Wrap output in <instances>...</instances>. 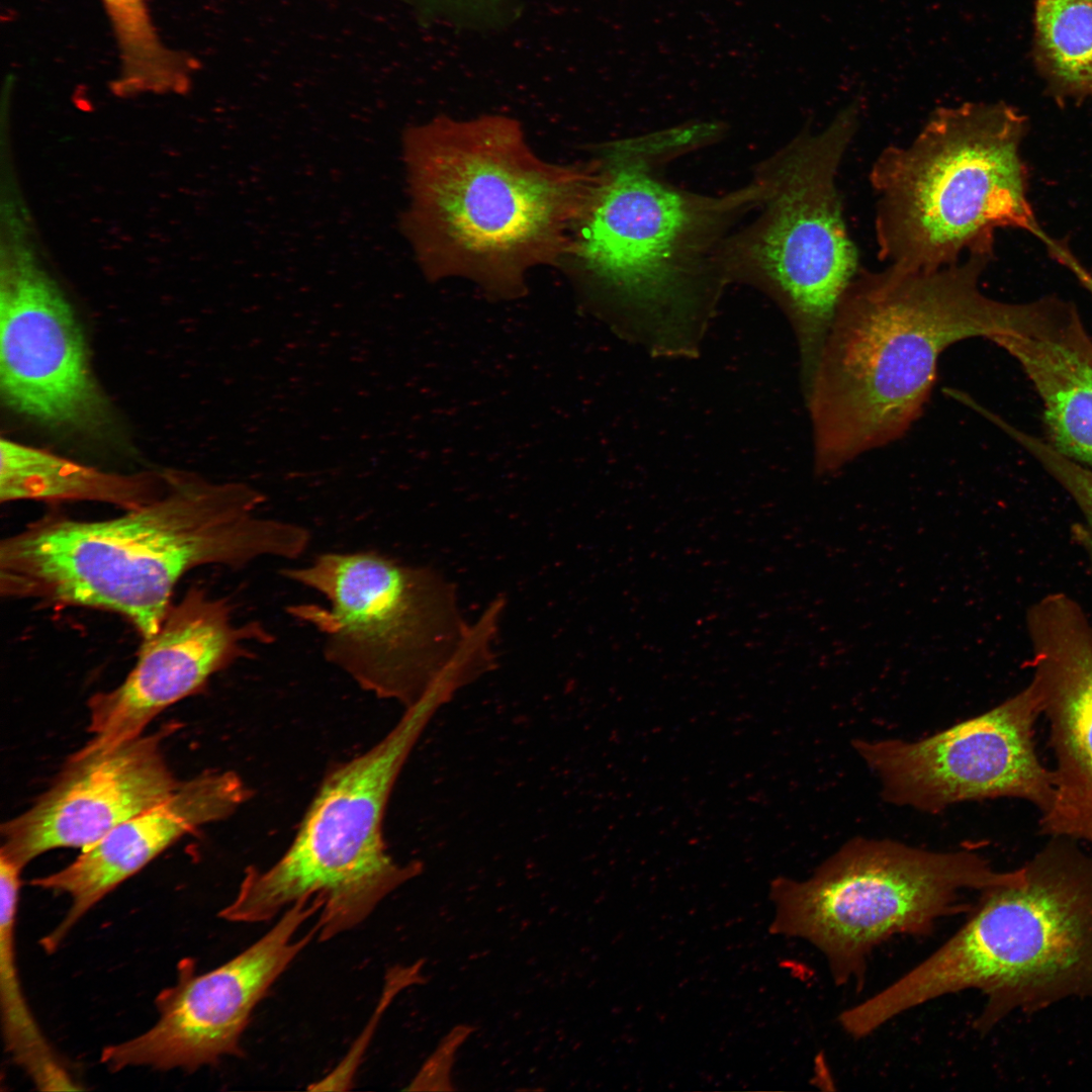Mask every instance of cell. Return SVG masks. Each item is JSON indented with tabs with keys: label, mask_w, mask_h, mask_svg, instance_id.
Instances as JSON below:
<instances>
[{
	"label": "cell",
	"mask_w": 1092,
	"mask_h": 1092,
	"mask_svg": "<svg viewBox=\"0 0 1092 1092\" xmlns=\"http://www.w3.org/2000/svg\"><path fill=\"white\" fill-rule=\"evenodd\" d=\"M454 695L435 682L396 725L364 753L331 769L292 842L265 870L250 867L218 916L232 922L271 920L302 899L320 898V941L363 922L391 892L422 872L387 851L383 817L393 786L435 712Z\"/></svg>",
	"instance_id": "cell-7"
},
{
	"label": "cell",
	"mask_w": 1092,
	"mask_h": 1092,
	"mask_svg": "<svg viewBox=\"0 0 1092 1092\" xmlns=\"http://www.w3.org/2000/svg\"><path fill=\"white\" fill-rule=\"evenodd\" d=\"M320 899H302L241 953L197 975L186 959L178 980L157 997L158 1021L146 1032L103 1049L100 1062L112 1072L127 1067L193 1072L226 1056L242 1055L241 1038L271 986L317 934L300 927L321 911Z\"/></svg>",
	"instance_id": "cell-13"
},
{
	"label": "cell",
	"mask_w": 1092,
	"mask_h": 1092,
	"mask_svg": "<svg viewBox=\"0 0 1092 1092\" xmlns=\"http://www.w3.org/2000/svg\"><path fill=\"white\" fill-rule=\"evenodd\" d=\"M444 5H451L452 7H459L461 10L469 11L481 9L488 5H492L499 0H426Z\"/></svg>",
	"instance_id": "cell-25"
},
{
	"label": "cell",
	"mask_w": 1092,
	"mask_h": 1092,
	"mask_svg": "<svg viewBox=\"0 0 1092 1092\" xmlns=\"http://www.w3.org/2000/svg\"><path fill=\"white\" fill-rule=\"evenodd\" d=\"M1022 879L981 891L965 923L922 962L872 995L883 1022L966 990L985 998L975 1028L1014 1011L1092 997V856L1052 837Z\"/></svg>",
	"instance_id": "cell-5"
},
{
	"label": "cell",
	"mask_w": 1092,
	"mask_h": 1092,
	"mask_svg": "<svg viewBox=\"0 0 1092 1092\" xmlns=\"http://www.w3.org/2000/svg\"><path fill=\"white\" fill-rule=\"evenodd\" d=\"M233 605L193 585L172 604L158 631L144 639L138 660L116 688L88 702L90 740L77 752L107 751L144 734L173 704L201 693L211 676L253 658L249 643L271 644L274 635L259 621L233 622Z\"/></svg>",
	"instance_id": "cell-14"
},
{
	"label": "cell",
	"mask_w": 1092,
	"mask_h": 1092,
	"mask_svg": "<svg viewBox=\"0 0 1092 1092\" xmlns=\"http://www.w3.org/2000/svg\"><path fill=\"white\" fill-rule=\"evenodd\" d=\"M164 471L117 473L11 439L0 441V500L97 502L125 511L159 497Z\"/></svg>",
	"instance_id": "cell-19"
},
{
	"label": "cell",
	"mask_w": 1092,
	"mask_h": 1092,
	"mask_svg": "<svg viewBox=\"0 0 1092 1092\" xmlns=\"http://www.w3.org/2000/svg\"><path fill=\"white\" fill-rule=\"evenodd\" d=\"M861 105L843 107L818 132L808 130L760 164V213L719 251L728 282L749 283L783 309L795 332L801 376L815 368L838 304L858 274V254L843 217L836 176Z\"/></svg>",
	"instance_id": "cell-8"
},
{
	"label": "cell",
	"mask_w": 1092,
	"mask_h": 1092,
	"mask_svg": "<svg viewBox=\"0 0 1092 1092\" xmlns=\"http://www.w3.org/2000/svg\"><path fill=\"white\" fill-rule=\"evenodd\" d=\"M11 251L0 278L2 401L50 429L112 438L116 419L72 306L28 251Z\"/></svg>",
	"instance_id": "cell-12"
},
{
	"label": "cell",
	"mask_w": 1092,
	"mask_h": 1092,
	"mask_svg": "<svg viewBox=\"0 0 1092 1092\" xmlns=\"http://www.w3.org/2000/svg\"><path fill=\"white\" fill-rule=\"evenodd\" d=\"M993 258L971 254L933 271L889 265L858 272L803 387L819 476L907 433L928 401L946 348L1033 325L1036 300L1009 303L981 291Z\"/></svg>",
	"instance_id": "cell-2"
},
{
	"label": "cell",
	"mask_w": 1092,
	"mask_h": 1092,
	"mask_svg": "<svg viewBox=\"0 0 1092 1092\" xmlns=\"http://www.w3.org/2000/svg\"><path fill=\"white\" fill-rule=\"evenodd\" d=\"M251 796L236 772L206 770L181 782L167 799L119 824L67 867L31 880L32 886L71 900L65 917L40 940L42 947L55 951L77 922L118 885L183 836L233 815Z\"/></svg>",
	"instance_id": "cell-17"
},
{
	"label": "cell",
	"mask_w": 1092,
	"mask_h": 1092,
	"mask_svg": "<svg viewBox=\"0 0 1092 1092\" xmlns=\"http://www.w3.org/2000/svg\"><path fill=\"white\" fill-rule=\"evenodd\" d=\"M168 724L107 751L72 754L55 783L22 814L1 825L0 854L23 868L46 851L84 850L179 786L162 752Z\"/></svg>",
	"instance_id": "cell-16"
},
{
	"label": "cell",
	"mask_w": 1092,
	"mask_h": 1092,
	"mask_svg": "<svg viewBox=\"0 0 1092 1092\" xmlns=\"http://www.w3.org/2000/svg\"><path fill=\"white\" fill-rule=\"evenodd\" d=\"M1033 59L1060 103L1092 98V0H1035Z\"/></svg>",
	"instance_id": "cell-21"
},
{
	"label": "cell",
	"mask_w": 1092,
	"mask_h": 1092,
	"mask_svg": "<svg viewBox=\"0 0 1092 1092\" xmlns=\"http://www.w3.org/2000/svg\"><path fill=\"white\" fill-rule=\"evenodd\" d=\"M1020 366L1042 406L1045 440L1092 467V338L1064 300L1041 327L992 341Z\"/></svg>",
	"instance_id": "cell-18"
},
{
	"label": "cell",
	"mask_w": 1092,
	"mask_h": 1092,
	"mask_svg": "<svg viewBox=\"0 0 1092 1092\" xmlns=\"http://www.w3.org/2000/svg\"><path fill=\"white\" fill-rule=\"evenodd\" d=\"M1026 631L1055 756L1040 831L1092 843V623L1076 599L1053 592L1027 608Z\"/></svg>",
	"instance_id": "cell-15"
},
{
	"label": "cell",
	"mask_w": 1092,
	"mask_h": 1092,
	"mask_svg": "<svg viewBox=\"0 0 1092 1092\" xmlns=\"http://www.w3.org/2000/svg\"><path fill=\"white\" fill-rule=\"evenodd\" d=\"M1028 131L1004 101L966 102L936 108L911 143L884 149L870 173L880 259L933 271L963 253L994 256L999 229L1038 239L1021 154Z\"/></svg>",
	"instance_id": "cell-6"
},
{
	"label": "cell",
	"mask_w": 1092,
	"mask_h": 1092,
	"mask_svg": "<svg viewBox=\"0 0 1092 1092\" xmlns=\"http://www.w3.org/2000/svg\"><path fill=\"white\" fill-rule=\"evenodd\" d=\"M21 871L15 863L0 858V1003L6 1050L38 1090H79L36 1023L22 993L14 938Z\"/></svg>",
	"instance_id": "cell-20"
},
{
	"label": "cell",
	"mask_w": 1092,
	"mask_h": 1092,
	"mask_svg": "<svg viewBox=\"0 0 1092 1092\" xmlns=\"http://www.w3.org/2000/svg\"><path fill=\"white\" fill-rule=\"evenodd\" d=\"M1040 714L1030 681L991 710L923 739L856 738L851 744L890 804L936 814L958 803L1005 797L1042 813L1053 798V775L1033 741Z\"/></svg>",
	"instance_id": "cell-11"
},
{
	"label": "cell",
	"mask_w": 1092,
	"mask_h": 1092,
	"mask_svg": "<svg viewBox=\"0 0 1092 1092\" xmlns=\"http://www.w3.org/2000/svg\"><path fill=\"white\" fill-rule=\"evenodd\" d=\"M280 574L326 599L287 607L322 635L326 660L405 708L435 682L469 625L442 574L377 552H326Z\"/></svg>",
	"instance_id": "cell-10"
},
{
	"label": "cell",
	"mask_w": 1092,
	"mask_h": 1092,
	"mask_svg": "<svg viewBox=\"0 0 1092 1092\" xmlns=\"http://www.w3.org/2000/svg\"><path fill=\"white\" fill-rule=\"evenodd\" d=\"M1022 875V867L996 871L970 849L932 851L856 836L810 878L772 881L769 931L815 946L837 985L859 984L877 946L896 935L929 934L940 919L972 909L964 892L1014 884Z\"/></svg>",
	"instance_id": "cell-9"
},
{
	"label": "cell",
	"mask_w": 1092,
	"mask_h": 1092,
	"mask_svg": "<svg viewBox=\"0 0 1092 1092\" xmlns=\"http://www.w3.org/2000/svg\"><path fill=\"white\" fill-rule=\"evenodd\" d=\"M711 140L691 123L607 146L572 252L611 325L655 355L692 356L727 283L718 260L736 218L758 207L762 183L724 195L661 177L670 159Z\"/></svg>",
	"instance_id": "cell-3"
},
{
	"label": "cell",
	"mask_w": 1092,
	"mask_h": 1092,
	"mask_svg": "<svg viewBox=\"0 0 1092 1092\" xmlns=\"http://www.w3.org/2000/svg\"><path fill=\"white\" fill-rule=\"evenodd\" d=\"M991 421L1032 456L1075 503L1081 517L1077 536L1092 575V467L1070 459L1045 439L1018 429L997 414Z\"/></svg>",
	"instance_id": "cell-23"
},
{
	"label": "cell",
	"mask_w": 1092,
	"mask_h": 1092,
	"mask_svg": "<svg viewBox=\"0 0 1092 1092\" xmlns=\"http://www.w3.org/2000/svg\"><path fill=\"white\" fill-rule=\"evenodd\" d=\"M402 218L426 276L519 296L532 267L572 251L599 172L539 159L508 118H438L406 130Z\"/></svg>",
	"instance_id": "cell-4"
},
{
	"label": "cell",
	"mask_w": 1092,
	"mask_h": 1092,
	"mask_svg": "<svg viewBox=\"0 0 1092 1092\" xmlns=\"http://www.w3.org/2000/svg\"><path fill=\"white\" fill-rule=\"evenodd\" d=\"M1061 265L1066 267L1075 276L1080 285L1092 298V273L1080 262L1072 251L1063 255Z\"/></svg>",
	"instance_id": "cell-24"
},
{
	"label": "cell",
	"mask_w": 1092,
	"mask_h": 1092,
	"mask_svg": "<svg viewBox=\"0 0 1092 1092\" xmlns=\"http://www.w3.org/2000/svg\"><path fill=\"white\" fill-rule=\"evenodd\" d=\"M116 40L120 70L113 89L119 94L179 93L188 88L196 67L190 57L163 43L147 0H101Z\"/></svg>",
	"instance_id": "cell-22"
},
{
	"label": "cell",
	"mask_w": 1092,
	"mask_h": 1092,
	"mask_svg": "<svg viewBox=\"0 0 1092 1092\" xmlns=\"http://www.w3.org/2000/svg\"><path fill=\"white\" fill-rule=\"evenodd\" d=\"M164 475L159 497L121 516L48 515L3 539L2 597L114 612L146 639L188 571L237 569L266 556L296 559L310 544L303 526L255 517L266 496L247 483L174 469Z\"/></svg>",
	"instance_id": "cell-1"
}]
</instances>
